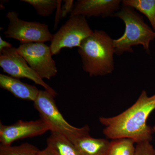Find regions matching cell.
Wrapping results in <instances>:
<instances>
[{
    "label": "cell",
    "instance_id": "30bf717a",
    "mask_svg": "<svg viewBox=\"0 0 155 155\" xmlns=\"http://www.w3.org/2000/svg\"><path fill=\"white\" fill-rule=\"evenodd\" d=\"M121 3L120 0H78L74 4L70 17H114L121 8Z\"/></svg>",
    "mask_w": 155,
    "mask_h": 155
},
{
    "label": "cell",
    "instance_id": "9a60e30c",
    "mask_svg": "<svg viewBox=\"0 0 155 155\" xmlns=\"http://www.w3.org/2000/svg\"><path fill=\"white\" fill-rule=\"evenodd\" d=\"M106 155H134V142L128 138L112 140Z\"/></svg>",
    "mask_w": 155,
    "mask_h": 155
},
{
    "label": "cell",
    "instance_id": "7a4b0ae2",
    "mask_svg": "<svg viewBox=\"0 0 155 155\" xmlns=\"http://www.w3.org/2000/svg\"><path fill=\"white\" fill-rule=\"evenodd\" d=\"M113 40L104 31L95 30L78 48L82 69L91 77L103 76L114 72L115 51Z\"/></svg>",
    "mask_w": 155,
    "mask_h": 155
},
{
    "label": "cell",
    "instance_id": "ffe728a7",
    "mask_svg": "<svg viewBox=\"0 0 155 155\" xmlns=\"http://www.w3.org/2000/svg\"><path fill=\"white\" fill-rule=\"evenodd\" d=\"M11 47H12V45L11 43L4 40L2 37H0V52L5 49Z\"/></svg>",
    "mask_w": 155,
    "mask_h": 155
},
{
    "label": "cell",
    "instance_id": "4fadbf2b",
    "mask_svg": "<svg viewBox=\"0 0 155 155\" xmlns=\"http://www.w3.org/2000/svg\"><path fill=\"white\" fill-rule=\"evenodd\" d=\"M47 147L55 155H81L72 142L57 132H51Z\"/></svg>",
    "mask_w": 155,
    "mask_h": 155
},
{
    "label": "cell",
    "instance_id": "8fae6325",
    "mask_svg": "<svg viewBox=\"0 0 155 155\" xmlns=\"http://www.w3.org/2000/svg\"><path fill=\"white\" fill-rule=\"evenodd\" d=\"M0 87L19 99L34 102L39 92L37 87L23 83L19 79L8 75L0 74Z\"/></svg>",
    "mask_w": 155,
    "mask_h": 155
},
{
    "label": "cell",
    "instance_id": "9c48e42d",
    "mask_svg": "<svg viewBox=\"0 0 155 155\" xmlns=\"http://www.w3.org/2000/svg\"><path fill=\"white\" fill-rule=\"evenodd\" d=\"M50 130L48 125L41 119L35 121L19 120L11 125L0 123L1 144L10 146L14 142L22 139L34 137Z\"/></svg>",
    "mask_w": 155,
    "mask_h": 155
},
{
    "label": "cell",
    "instance_id": "5bb4252c",
    "mask_svg": "<svg viewBox=\"0 0 155 155\" xmlns=\"http://www.w3.org/2000/svg\"><path fill=\"white\" fill-rule=\"evenodd\" d=\"M122 4L144 14L155 31V0H123Z\"/></svg>",
    "mask_w": 155,
    "mask_h": 155
},
{
    "label": "cell",
    "instance_id": "7402d4cb",
    "mask_svg": "<svg viewBox=\"0 0 155 155\" xmlns=\"http://www.w3.org/2000/svg\"><path fill=\"white\" fill-rule=\"evenodd\" d=\"M153 131L154 133H155V125L153 127Z\"/></svg>",
    "mask_w": 155,
    "mask_h": 155
},
{
    "label": "cell",
    "instance_id": "d6986e66",
    "mask_svg": "<svg viewBox=\"0 0 155 155\" xmlns=\"http://www.w3.org/2000/svg\"><path fill=\"white\" fill-rule=\"evenodd\" d=\"M64 5L61 8V16L65 18L68 14L72 13L75 3L73 0H64Z\"/></svg>",
    "mask_w": 155,
    "mask_h": 155
},
{
    "label": "cell",
    "instance_id": "2e32d148",
    "mask_svg": "<svg viewBox=\"0 0 155 155\" xmlns=\"http://www.w3.org/2000/svg\"><path fill=\"white\" fill-rule=\"evenodd\" d=\"M33 7L37 14L41 17L51 16L57 8L59 4L58 0H22Z\"/></svg>",
    "mask_w": 155,
    "mask_h": 155
},
{
    "label": "cell",
    "instance_id": "52a82bcc",
    "mask_svg": "<svg viewBox=\"0 0 155 155\" xmlns=\"http://www.w3.org/2000/svg\"><path fill=\"white\" fill-rule=\"evenodd\" d=\"M17 50L42 79L50 80L57 75L58 69L52 57L51 49L44 43L20 44Z\"/></svg>",
    "mask_w": 155,
    "mask_h": 155
},
{
    "label": "cell",
    "instance_id": "5b68a950",
    "mask_svg": "<svg viewBox=\"0 0 155 155\" xmlns=\"http://www.w3.org/2000/svg\"><path fill=\"white\" fill-rule=\"evenodd\" d=\"M86 19L81 15L70 17L54 34L50 48L52 55L64 48L79 47L81 42L93 33Z\"/></svg>",
    "mask_w": 155,
    "mask_h": 155
},
{
    "label": "cell",
    "instance_id": "7c38bea8",
    "mask_svg": "<svg viewBox=\"0 0 155 155\" xmlns=\"http://www.w3.org/2000/svg\"><path fill=\"white\" fill-rule=\"evenodd\" d=\"M73 143L81 155H106L110 141L94 138L88 134L77 138Z\"/></svg>",
    "mask_w": 155,
    "mask_h": 155
},
{
    "label": "cell",
    "instance_id": "ba28073f",
    "mask_svg": "<svg viewBox=\"0 0 155 155\" xmlns=\"http://www.w3.org/2000/svg\"><path fill=\"white\" fill-rule=\"evenodd\" d=\"M0 67L3 72L14 78H26L42 86L54 97L57 93L31 69L24 58L17 51V48H7L0 52Z\"/></svg>",
    "mask_w": 155,
    "mask_h": 155
},
{
    "label": "cell",
    "instance_id": "ac0fdd59",
    "mask_svg": "<svg viewBox=\"0 0 155 155\" xmlns=\"http://www.w3.org/2000/svg\"><path fill=\"white\" fill-rule=\"evenodd\" d=\"M134 155H155V148L150 142L139 143L135 146Z\"/></svg>",
    "mask_w": 155,
    "mask_h": 155
},
{
    "label": "cell",
    "instance_id": "277c9868",
    "mask_svg": "<svg viewBox=\"0 0 155 155\" xmlns=\"http://www.w3.org/2000/svg\"><path fill=\"white\" fill-rule=\"evenodd\" d=\"M54 97L47 91L40 90L34 102V106L38 111L40 119L48 125L50 131L64 136L72 143L81 137L89 134L88 125L75 127L65 120L56 105Z\"/></svg>",
    "mask_w": 155,
    "mask_h": 155
},
{
    "label": "cell",
    "instance_id": "3957f363",
    "mask_svg": "<svg viewBox=\"0 0 155 155\" xmlns=\"http://www.w3.org/2000/svg\"><path fill=\"white\" fill-rule=\"evenodd\" d=\"M114 17L122 19L125 25L123 35L113 40L115 54L121 56L125 52L133 53L132 47L140 45L149 54L150 44L155 40V31L145 22L143 17L134 9L123 5Z\"/></svg>",
    "mask_w": 155,
    "mask_h": 155
},
{
    "label": "cell",
    "instance_id": "8992f818",
    "mask_svg": "<svg viewBox=\"0 0 155 155\" xmlns=\"http://www.w3.org/2000/svg\"><path fill=\"white\" fill-rule=\"evenodd\" d=\"M16 11H9L6 15L9 24L4 35L7 38H13L20 44L51 41L53 35L45 23L24 21L18 17Z\"/></svg>",
    "mask_w": 155,
    "mask_h": 155
},
{
    "label": "cell",
    "instance_id": "e0dca14e",
    "mask_svg": "<svg viewBox=\"0 0 155 155\" xmlns=\"http://www.w3.org/2000/svg\"><path fill=\"white\" fill-rule=\"evenodd\" d=\"M40 150L28 143L17 146L0 145V155H38Z\"/></svg>",
    "mask_w": 155,
    "mask_h": 155
},
{
    "label": "cell",
    "instance_id": "6da1fadb",
    "mask_svg": "<svg viewBox=\"0 0 155 155\" xmlns=\"http://www.w3.org/2000/svg\"><path fill=\"white\" fill-rule=\"evenodd\" d=\"M155 110V94L149 97L143 90L130 107L116 116L100 117L99 121L105 126L103 133L108 138H128L136 143L151 142L154 132L147 120Z\"/></svg>",
    "mask_w": 155,
    "mask_h": 155
},
{
    "label": "cell",
    "instance_id": "44dd1931",
    "mask_svg": "<svg viewBox=\"0 0 155 155\" xmlns=\"http://www.w3.org/2000/svg\"><path fill=\"white\" fill-rule=\"evenodd\" d=\"M38 155H55L49 148L46 147L44 150H40Z\"/></svg>",
    "mask_w": 155,
    "mask_h": 155
}]
</instances>
